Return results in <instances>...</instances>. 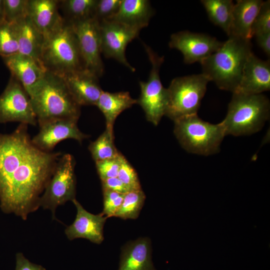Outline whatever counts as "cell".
Instances as JSON below:
<instances>
[{
	"instance_id": "6da1fadb",
	"label": "cell",
	"mask_w": 270,
	"mask_h": 270,
	"mask_svg": "<svg viewBox=\"0 0 270 270\" xmlns=\"http://www.w3.org/2000/svg\"><path fill=\"white\" fill-rule=\"evenodd\" d=\"M62 154L43 151L32 142L28 125L10 134L0 132V206L26 220L39 200Z\"/></svg>"
},
{
	"instance_id": "7a4b0ae2",
	"label": "cell",
	"mask_w": 270,
	"mask_h": 270,
	"mask_svg": "<svg viewBox=\"0 0 270 270\" xmlns=\"http://www.w3.org/2000/svg\"><path fill=\"white\" fill-rule=\"evenodd\" d=\"M252 46L250 40L229 36L216 52L200 62L202 74L220 89L236 92Z\"/></svg>"
},
{
	"instance_id": "3957f363",
	"label": "cell",
	"mask_w": 270,
	"mask_h": 270,
	"mask_svg": "<svg viewBox=\"0 0 270 270\" xmlns=\"http://www.w3.org/2000/svg\"><path fill=\"white\" fill-rule=\"evenodd\" d=\"M38 124L63 118L78 120L80 106L62 77L46 71L28 91Z\"/></svg>"
},
{
	"instance_id": "277c9868",
	"label": "cell",
	"mask_w": 270,
	"mask_h": 270,
	"mask_svg": "<svg viewBox=\"0 0 270 270\" xmlns=\"http://www.w3.org/2000/svg\"><path fill=\"white\" fill-rule=\"evenodd\" d=\"M40 62L46 71L62 77L85 69L76 36L70 22L63 21L44 36Z\"/></svg>"
},
{
	"instance_id": "5b68a950",
	"label": "cell",
	"mask_w": 270,
	"mask_h": 270,
	"mask_svg": "<svg viewBox=\"0 0 270 270\" xmlns=\"http://www.w3.org/2000/svg\"><path fill=\"white\" fill-rule=\"evenodd\" d=\"M222 124L226 135H248L260 130L270 116V102L260 94L232 93Z\"/></svg>"
},
{
	"instance_id": "8992f818",
	"label": "cell",
	"mask_w": 270,
	"mask_h": 270,
	"mask_svg": "<svg viewBox=\"0 0 270 270\" xmlns=\"http://www.w3.org/2000/svg\"><path fill=\"white\" fill-rule=\"evenodd\" d=\"M174 122V134L182 147L188 152L208 156L219 151L226 136L221 122L210 124L200 119L197 114Z\"/></svg>"
},
{
	"instance_id": "52a82bcc",
	"label": "cell",
	"mask_w": 270,
	"mask_h": 270,
	"mask_svg": "<svg viewBox=\"0 0 270 270\" xmlns=\"http://www.w3.org/2000/svg\"><path fill=\"white\" fill-rule=\"evenodd\" d=\"M209 82L203 74L174 78L167 88L168 102L165 115L174 121L197 114Z\"/></svg>"
},
{
	"instance_id": "ba28073f",
	"label": "cell",
	"mask_w": 270,
	"mask_h": 270,
	"mask_svg": "<svg viewBox=\"0 0 270 270\" xmlns=\"http://www.w3.org/2000/svg\"><path fill=\"white\" fill-rule=\"evenodd\" d=\"M151 64L148 80L139 82L140 94L137 100L144 110L148 121L157 126L165 115L168 102L167 88L162 84L160 70L164 56H160L149 46L143 43Z\"/></svg>"
},
{
	"instance_id": "9c48e42d",
	"label": "cell",
	"mask_w": 270,
	"mask_h": 270,
	"mask_svg": "<svg viewBox=\"0 0 270 270\" xmlns=\"http://www.w3.org/2000/svg\"><path fill=\"white\" fill-rule=\"evenodd\" d=\"M75 164V160L72 154H62L40 198L39 206L50 210L54 219L58 206L76 198Z\"/></svg>"
},
{
	"instance_id": "30bf717a",
	"label": "cell",
	"mask_w": 270,
	"mask_h": 270,
	"mask_svg": "<svg viewBox=\"0 0 270 270\" xmlns=\"http://www.w3.org/2000/svg\"><path fill=\"white\" fill-rule=\"evenodd\" d=\"M12 122L32 126L38 123L28 94L12 76L0 95V123Z\"/></svg>"
},
{
	"instance_id": "8fae6325",
	"label": "cell",
	"mask_w": 270,
	"mask_h": 270,
	"mask_svg": "<svg viewBox=\"0 0 270 270\" xmlns=\"http://www.w3.org/2000/svg\"><path fill=\"white\" fill-rule=\"evenodd\" d=\"M70 23L77 38L85 69L99 78L104 71L99 22L91 18Z\"/></svg>"
},
{
	"instance_id": "7c38bea8",
	"label": "cell",
	"mask_w": 270,
	"mask_h": 270,
	"mask_svg": "<svg viewBox=\"0 0 270 270\" xmlns=\"http://www.w3.org/2000/svg\"><path fill=\"white\" fill-rule=\"evenodd\" d=\"M99 27L102 53L135 72V68L128 62L125 52L128 44L138 36L140 30L111 20L99 22Z\"/></svg>"
},
{
	"instance_id": "4fadbf2b",
	"label": "cell",
	"mask_w": 270,
	"mask_h": 270,
	"mask_svg": "<svg viewBox=\"0 0 270 270\" xmlns=\"http://www.w3.org/2000/svg\"><path fill=\"white\" fill-rule=\"evenodd\" d=\"M222 43L206 34L182 30L171 35L168 46L181 52L184 63L192 64L200 63L216 52Z\"/></svg>"
},
{
	"instance_id": "5bb4252c",
	"label": "cell",
	"mask_w": 270,
	"mask_h": 270,
	"mask_svg": "<svg viewBox=\"0 0 270 270\" xmlns=\"http://www.w3.org/2000/svg\"><path fill=\"white\" fill-rule=\"evenodd\" d=\"M78 119H56L39 124L38 132L32 139V144L39 149L52 152L55 146L62 140L73 139L82 143L89 136L78 128Z\"/></svg>"
},
{
	"instance_id": "9a60e30c",
	"label": "cell",
	"mask_w": 270,
	"mask_h": 270,
	"mask_svg": "<svg viewBox=\"0 0 270 270\" xmlns=\"http://www.w3.org/2000/svg\"><path fill=\"white\" fill-rule=\"evenodd\" d=\"M72 202L77 212L74 221L65 230L68 239L84 238L96 244H101L104 240L103 230L107 217L102 213L94 214L88 212L76 198Z\"/></svg>"
},
{
	"instance_id": "2e32d148",
	"label": "cell",
	"mask_w": 270,
	"mask_h": 270,
	"mask_svg": "<svg viewBox=\"0 0 270 270\" xmlns=\"http://www.w3.org/2000/svg\"><path fill=\"white\" fill-rule=\"evenodd\" d=\"M73 98L80 106H96L102 91L98 78L90 71L82 69L73 71L62 77Z\"/></svg>"
},
{
	"instance_id": "e0dca14e",
	"label": "cell",
	"mask_w": 270,
	"mask_h": 270,
	"mask_svg": "<svg viewBox=\"0 0 270 270\" xmlns=\"http://www.w3.org/2000/svg\"><path fill=\"white\" fill-rule=\"evenodd\" d=\"M270 90V60H262L252 52L245 64L240 82L236 92L255 94Z\"/></svg>"
},
{
	"instance_id": "ac0fdd59",
	"label": "cell",
	"mask_w": 270,
	"mask_h": 270,
	"mask_svg": "<svg viewBox=\"0 0 270 270\" xmlns=\"http://www.w3.org/2000/svg\"><path fill=\"white\" fill-rule=\"evenodd\" d=\"M57 0H28V16L45 36L64 20Z\"/></svg>"
},
{
	"instance_id": "d6986e66",
	"label": "cell",
	"mask_w": 270,
	"mask_h": 270,
	"mask_svg": "<svg viewBox=\"0 0 270 270\" xmlns=\"http://www.w3.org/2000/svg\"><path fill=\"white\" fill-rule=\"evenodd\" d=\"M12 73L27 92L46 72L34 58L20 53L2 58Z\"/></svg>"
},
{
	"instance_id": "ffe728a7",
	"label": "cell",
	"mask_w": 270,
	"mask_h": 270,
	"mask_svg": "<svg viewBox=\"0 0 270 270\" xmlns=\"http://www.w3.org/2000/svg\"><path fill=\"white\" fill-rule=\"evenodd\" d=\"M11 24L18 40V53L32 58L42 64L40 58L44 35L34 26L28 16Z\"/></svg>"
},
{
	"instance_id": "44dd1931",
	"label": "cell",
	"mask_w": 270,
	"mask_h": 270,
	"mask_svg": "<svg viewBox=\"0 0 270 270\" xmlns=\"http://www.w3.org/2000/svg\"><path fill=\"white\" fill-rule=\"evenodd\" d=\"M154 12L148 0H122L117 12L110 19L140 30L146 27Z\"/></svg>"
},
{
	"instance_id": "7402d4cb",
	"label": "cell",
	"mask_w": 270,
	"mask_h": 270,
	"mask_svg": "<svg viewBox=\"0 0 270 270\" xmlns=\"http://www.w3.org/2000/svg\"><path fill=\"white\" fill-rule=\"evenodd\" d=\"M118 270H156L148 238L130 242L122 248Z\"/></svg>"
},
{
	"instance_id": "603a6c76",
	"label": "cell",
	"mask_w": 270,
	"mask_h": 270,
	"mask_svg": "<svg viewBox=\"0 0 270 270\" xmlns=\"http://www.w3.org/2000/svg\"><path fill=\"white\" fill-rule=\"evenodd\" d=\"M264 1L238 0L234 4L229 36L250 40L254 20Z\"/></svg>"
},
{
	"instance_id": "cb8c5ba5",
	"label": "cell",
	"mask_w": 270,
	"mask_h": 270,
	"mask_svg": "<svg viewBox=\"0 0 270 270\" xmlns=\"http://www.w3.org/2000/svg\"><path fill=\"white\" fill-rule=\"evenodd\" d=\"M137 104L128 92H110L102 90L96 106L103 114L106 129L113 132V127L118 116L124 110Z\"/></svg>"
},
{
	"instance_id": "d4e9b609",
	"label": "cell",
	"mask_w": 270,
	"mask_h": 270,
	"mask_svg": "<svg viewBox=\"0 0 270 270\" xmlns=\"http://www.w3.org/2000/svg\"><path fill=\"white\" fill-rule=\"evenodd\" d=\"M210 20L228 36L234 3L232 0H202Z\"/></svg>"
},
{
	"instance_id": "484cf974",
	"label": "cell",
	"mask_w": 270,
	"mask_h": 270,
	"mask_svg": "<svg viewBox=\"0 0 270 270\" xmlns=\"http://www.w3.org/2000/svg\"><path fill=\"white\" fill-rule=\"evenodd\" d=\"M96 0H60L59 9L64 19L69 22L84 20L92 17Z\"/></svg>"
},
{
	"instance_id": "4316f807",
	"label": "cell",
	"mask_w": 270,
	"mask_h": 270,
	"mask_svg": "<svg viewBox=\"0 0 270 270\" xmlns=\"http://www.w3.org/2000/svg\"><path fill=\"white\" fill-rule=\"evenodd\" d=\"M114 140L113 132L106 129L96 140L90 143L88 148L95 162L115 158L120 155Z\"/></svg>"
},
{
	"instance_id": "83f0119b",
	"label": "cell",
	"mask_w": 270,
	"mask_h": 270,
	"mask_svg": "<svg viewBox=\"0 0 270 270\" xmlns=\"http://www.w3.org/2000/svg\"><path fill=\"white\" fill-rule=\"evenodd\" d=\"M146 196L140 190H132L124 194L122 202L114 216L124 220L136 219L144 206Z\"/></svg>"
},
{
	"instance_id": "f1b7e54d",
	"label": "cell",
	"mask_w": 270,
	"mask_h": 270,
	"mask_svg": "<svg viewBox=\"0 0 270 270\" xmlns=\"http://www.w3.org/2000/svg\"><path fill=\"white\" fill-rule=\"evenodd\" d=\"M18 53L16 36L11 23H0V56L6 57Z\"/></svg>"
},
{
	"instance_id": "f546056e",
	"label": "cell",
	"mask_w": 270,
	"mask_h": 270,
	"mask_svg": "<svg viewBox=\"0 0 270 270\" xmlns=\"http://www.w3.org/2000/svg\"><path fill=\"white\" fill-rule=\"evenodd\" d=\"M270 32V1L263 2L251 28V36Z\"/></svg>"
},
{
	"instance_id": "4dcf8cb0",
	"label": "cell",
	"mask_w": 270,
	"mask_h": 270,
	"mask_svg": "<svg viewBox=\"0 0 270 270\" xmlns=\"http://www.w3.org/2000/svg\"><path fill=\"white\" fill-rule=\"evenodd\" d=\"M117 177L130 191L142 190L136 172L122 155Z\"/></svg>"
},
{
	"instance_id": "1f68e13d",
	"label": "cell",
	"mask_w": 270,
	"mask_h": 270,
	"mask_svg": "<svg viewBox=\"0 0 270 270\" xmlns=\"http://www.w3.org/2000/svg\"><path fill=\"white\" fill-rule=\"evenodd\" d=\"M4 20L14 22L28 16V0H4Z\"/></svg>"
},
{
	"instance_id": "d6a6232c",
	"label": "cell",
	"mask_w": 270,
	"mask_h": 270,
	"mask_svg": "<svg viewBox=\"0 0 270 270\" xmlns=\"http://www.w3.org/2000/svg\"><path fill=\"white\" fill-rule=\"evenodd\" d=\"M122 0H96L92 18L98 22L111 18L118 10Z\"/></svg>"
},
{
	"instance_id": "836d02e7",
	"label": "cell",
	"mask_w": 270,
	"mask_h": 270,
	"mask_svg": "<svg viewBox=\"0 0 270 270\" xmlns=\"http://www.w3.org/2000/svg\"><path fill=\"white\" fill-rule=\"evenodd\" d=\"M122 156L120 153L116 158L96 162V170L101 180L118 176Z\"/></svg>"
},
{
	"instance_id": "e575fe53",
	"label": "cell",
	"mask_w": 270,
	"mask_h": 270,
	"mask_svg": "<svg viewBox=\"0 0 270 270\" xmlns=\"http://www.w3.org/2000/svg\"><path fill=\"white\" fill-rule=\"evenodd\" d=\"M103 215L107 218L114 216L122 202L124 194L108 190H104Z\"/></svg>"
},
{
	"instance_id": "d590c367",
	"label": "cell",
	"mask_w": 270,
	"mask_h": 270,
	"mask_svg": "<svg viewBox=\"0 0 270 270\" xmlns=\"http://www.w3.org/2000/svg\"><path fill=\"white\" fill-rule=\"evenodd\" d=\"M102 190H108L125 194L130 192L126 186L118 178H112L101 180Z\"/></svg>"
},
{
	"instance_id": "8d00e7d4",
	"label": "cell",
	"mask_w": 270,
	"mask_h": 270,
	"mask_svg": "<svg viewBox=\"0 0 270 270\" xmlns=\"http://www.w3.org/2000/svg\"><path fill=\"white\" fill-rule=\"evenodd\" d=\"M15 270H46L42 266L30 262L21 252L16 254Z\"/></svg>"
},
{
	"instance_id": "74e56055",
	"label": "cell",
	"mask_w": 270,
	"mask_h": 270,
	"mask_svg": "<svg viewBox=\"0 0 270 270\" xmlns=\"http://www.w3.org/2000/svg\"><path fill=\"white\" fill-rule=\"evenodd\" d=\"M258 46L268 56H270V32L256 36Z\"/></svg>"
},
{
	"instance_id": "f35d334b",
	"label": "cell",
	"mask_w": 270,
	"mask_h": 270,
	"mask_svg": "<svg viewBox=\"0 0 270 270\" xmlns=\"http://www.w3.org/2000/svg\"><path fill=\"white\" fill-rule=\"evenodd\" d=\"M4 20V0H0V23Z\"/></svg>"
}]
</instances>
